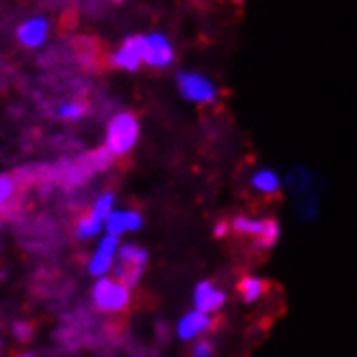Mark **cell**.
<instances>
[{
    "label": "cell",
    "instance_id": "1",
    "mask_svg": "<svg viewBox=\"0 0 357 357\" xmlns=\"http://www.w3.org/2000/svg\"><path fill=\"white\" fill-rule=\"evenodd\" d=\"M139 139V121L132 113H117L107 128V145L104 150L111 158H121L128 154Z\"/></svg>",
    "mask_w": 357,
    "mask_h": 357
},
{
    "label": "cell",
    "instance_id": "2",
    "mask_svg": "<svg viewBox=\"0 0 357 357\" xmlns=\"http://www.w3.org/2000/svg\"><path fill=\"white\" fill-rule=\"evenodd\" d=\"M117 264H115V280L121 282L126 288H135L139 278L148 264V251L139 245H121L117 249Z\"/></svg>",
    "mask_w": 357,
    "mask_h": 357
},
{
    "label": "cell",
    "instance_id": "3",
    "mask_svg": "<svg viewBox=\"0 0 357 357\" xmlns=\"http://www.w3.org/2000/svg\"><path fill=\"white\" fill-rule=\"evenodd\" d=\"M93 301L98 310L107 314H119L130 303V288H126L121 282L111 278H100L93 286Z\"/></svg>",
    "mask_w": 357,
    "mask_h": 357
},
{
    "label": "cell",
    "instance_id": "4",
    "mask_svg": "<svg viewBox=\"0 0 357 357\" xmlns=\"http://www.w3.org/2000/svg\"><path fill=\"white\" fill-rule=\"evenodd\" d=\"M178 87L182 96L191 102L208 104L217 98V89L213 87V82L202 78L199 74H180L178 76Z\"/></svg>",
    "mask_w": 357,
    "mask_h": 357
},
{
    "label": "cell",
    "instance_id": "5",
    "mask_svg": "<svg viewBox=\"0 0 357 357\" xmlns=\"http://www.w3.org/2000/svg\"><path fill=\"white\" fill-rule=\"evenodd\" d=\"M174 59V50L162 35H150L141 39V61L152 68H167Z\"/></svg>",
    "mask_w": 357,
    "mask_h": 357
},
{
    "label": "cell",
    "instance_id": "6",
    "mask_svg": "<svg viewBox=\"0 0 357 357\" xmlns=\"http://www.w3.org/2000/svg\"><path fill=\"white\" fill-rule=\"evenodd\" d=\"M117 249H119V243L115 236H104L96 249V254L89 262V273L98 278H104L107 273L113 268V262H115V256H117Z\"/></svg>",
    "mask_w": 357,
    "mask_h": 357
},
{
    "label": "cell",
    "instance_id": "7",
    "mask_svg": "<svg viewBox=\"0 0 357 357\" xmlns=\"http://www.w3.org/2000/svg\"><path fill=\"white\" fill-rule=\"evenodd\" d=\"M193 301H195V310H197V312L213 314V312H217V310H221V307L225 305V292L219 290L215 284L202 282V284H197V288H195Z\"/></svg>",
    "mask_w": 357,
    "mask_h": 357
},
{
    "label": "cell",
    "instance_id": "8",
    "mask_svg": "<svg viewBox=\"0 0 357 357\" xmlns=\"http://www.w3.org/2000/svg\"><path fill=\"white\" fill-rule=\"evenodd\" d=\"M104 225H107V234L117 238L126 232H137L143 225V219L135 210H119V213H111Z\"/></svg>",
    "mask_w": 357,
    "mask_h": 357
},
{
    "label": "cell",
    "instance_id": "9",
    "mask_svg": "<svg viewBox=\"0 0 357 357\" xmlns=\"http://www.w3.org/2000/svg\"><path fill=\"white\" fill-rule=\"evenodd\" d=\"M210 327H213V319H210V314H204V312H188L186 317L180 319L178 323V335L182 340H195L197 335L206 333Z\"/></svg>",
    "mask_w": 357,
    "mask_h": 357
},
{
    "label": "cell",
    "instance_id": "10",
    "mask_svg": "<svg viewBox=\"0 0 357 357\" xmlns=\"http://www.w3.org/2000/svg\"><path fill=\"white\" fill-rule=\"evenodd\" d=\"M48 35V22L44 17H33L17 29V41L26 48H37L44 44Z\"/></svg>",
    "mask_w": 357,
    "mask_h": 357
},
{
    "label": "cell",
    "instance_id": "11",
    "mask_svg": "<svg viewBox=\"0 0 357 357\" xmlns=\"http://www.w3.org/2000/svg\"><path fill=\"white\" fill-rule=\"evenodd\" d=\"M141 39L143 37H128L121 44V48L113 56V66L123 70H137L141 66Z\"/></svg>",
    "mask_w": 357,
    "mask_h": 357
},
{
    "label": "cell",
    "instance_id": "12",
    "mask_svg": "<svg viewBox=\"0 0 357 357\" xmlns=\"http://www.w3.org/2000/svg\"><path fill=\"white\" fill-rule=\"evenodd\" d=\"M15 195H17V180H15V176L3 174V176H0V217L7 215L9 210H11V206L17 202Z\"/></svg>",
    "mask_w": 357,
    "mask_h": 357
},
{
    "label": "cell",
    "instance_id": "13",
    "mask_svg": "<svg viewBox=\"0 0 357 357\" xmlns=\"http://www.w3.org/2000/svg\"><path fill=\"white\" fill-rule=\"evenodd\" d=\"M264 290H266V282L260 280V278H243L238 282V295L245 303H254L258 301L262 295H264Z\"/></svg>",
    "mask_w": 357,
    "mask_h": 357
},
{
    "label": "cell",
    "instance_id": "14",
    "mask_svg": "<svg viewBox=\"0 0 357 357\" xmlns=\"http://www.w3.org/2000/svg\"><path fill=\"white\" fill-rule=\"evenodd\" d=\"M232 229L236 234H243V236H251V238H260V234L264 232V221L260 219H254V217H245V215H238L234 217L232 221Z\"/></svg>",
    "mask_w": 357,
    "mask_h": 357
},
{
    "label": "cell",
    "instance_id": "15",
    "mask_svg": "<svg viewBox=\"0 0 357 357\" xmlns=\"http://www.w3.org/2000/svg\"><path fill=\"white\" fill-rule=\"evenodd\" d=\"M251 184H254L256 191H260L264 195H273V193H278V188H280V178L273 172L264 169L251 178Z\"/></svg>",
    "mask_w": 357,
    "mask_h": 357
},
{
    "label": "cell",
    "instance_id": "16",
    "mask_svg": "<svg viewBox=\"0 0 357 357\" xmlns=\"http://www.w3.org/2000/svg\"><path fill=\"white\" fill-rule=\"evenodd\" d=\"M113 204H115L113 193H104V195H100V199L93 204V208H91V213H89V215H91L98 223L104 225V221H107L109 215L113 213Z\"/></svg>",
    "mask_w": 357,
    "mask_h": 357
},
{
    "label": "cell",
    "instance_id": "17",
    "mask_svg": "<svg viewBox=\"0 0 357 357\" xmlns=\"http://www.w3.org/2000/svg\"><path fill=\"white\" fill-rule=\"evenodd\" d=\"M280 238V223L275 219H264V232L256 241L258 249H271Z\"/></svg>",
    "mask_w": 357,
    "mask_h": 357
},
{
    "label": "cell",
    "instance_id": "18",
    "mask_svg": "<svg viewBox=\"0 0 357 357\" xmlns=\"http://www.w3.org/2000/svg\"><path fill=\"white\" fill-rule=\"evenodd\" d=\"M100 229H102V223H98L91 215L87 217H82L76 225V234L78 238H93L100 234Z\"/></svg>",
    "mask_w": 357,
    "mask_h": 357
},
{
    "label": "cell",
    "instance_id": "19",
    "mask_svg": "<svg viewBox=\"0 0 357 357\" xmlns=\"http://www.w3.org/2000/svg\"><path fill=\"white\" fill-rule=\"evenodd\" d=\"M85 111H87L85 102H70V104H66V107H61L59 115L63 119H80L82 115H85Z\"/></svg>",
    "mask_w": 357,
    "mask_h": 357
},
{
    "label": "cell",
    "instance_id": "20",
    "mask_svg": "<svg viewBox=\"0 0 357 357\" xmlns=\"http://www.w3.org/2000/svg\"><path fill=\"white\" fill-rule=\"evenodd\" d=\"M13 331H15V335H17V340H29L31 335H33L31 323H17V325L13 327Z\"/></svg>",
    "mask_w": 357,
    "mask_h": 357
},
{
    "label": "cell",
    "instance_id": "21",
    "mask_svg": "<svg viewBox=\"0 0 357 357\" xmlns=\"http://www.w3.org/2000/svg\"><path fill=\"white\" fill-rule=\"evenodd\" d=\"M193 355L195 357H210L213 355V344H210L208 340H202L193 347Z\"/></svg>",
    "mask_w": 357,
    "mask_h": 357
},
{
    "label": "cell",
    "instance_id": "22",
    "mask_svg": "<svg viewBox=\"0 0 357 357\" xmlns=\"http://www.w3.org/2000/svg\"><path fill=\"white\" fill-rule=\"evenodd\" d=\"M227 229H229V225H227L225 221H219V223L215 225V236H217V238H223V236L227 234Z\"/></svg>",
    "mask_w": 357,
    "mask_h": 357
},
{
    "label": "cell",
    "instance_id": "23",
    "mask_svg": "<svg viewBox=\"0 0 357 357\" xmlns=\"http://www.w3.org/2000/svg\"><path fill=\"white\" fill-rule=\"evenodd\" d=\"M20 357H33V355H29V353H24V355H20Z\"/></svg>",
    "mask_w": 357,
    "mask_h": 357
}]
</instances>
